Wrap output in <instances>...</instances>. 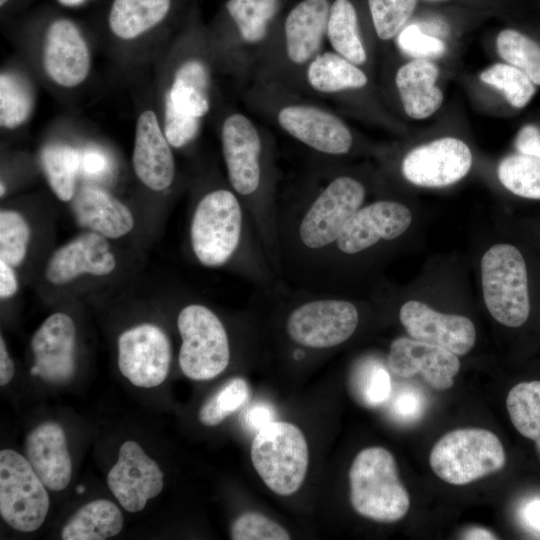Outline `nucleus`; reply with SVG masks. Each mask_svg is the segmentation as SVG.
<instances>
[{
  "mask_svg": "<svg viewBox=\"0 0 540 540\" xmlns=\"http://www.w3.org/2000/svg\"><path fill=\"white\" fill-rule=\"evenodd\" d=\"M366 195L360 178L318 158L290 197L278 201L280 280L310 289L343 226L364 205Z\"/></svg>",
  "mask_w": 540,
  "mask_h": 540,
  "instance_id": "f257e3e1",
  "label": "nucleus"
},
{
  "mask_svg": "<svg viewBox=\"0 0 540 540\" xmlns=\"http://www.w3.org/2000/svg\"><path fill=\"white\" fill-rule=\"evenodd\" d=\"M217 70L208 27L193 5L168 51L159 88V116L174 149L193 144L212 113Z\"/></svg>",
  "mask_w": 540,
  "mask_h": 540,
  "instance_id": "f03ea898",
  "label": "nucleus"
},
{
  "mask_svg": "<svg viewBox=\"0 0 540 540\" xmlns=\"http://www.w3.org/2000/svg\"><path fill=\"white\" fill-rule=\"evenodd\" d=\"M218 133L226 180L248 210L268 263L280 280L278 168L272 137L235 109L222 114Z\"/></svg>",
  "mask_w": 540,
  "mask_h": 540,
  "instance_id": "7ed1b4c3",
  "label": "nucleus"
},
{
  "mask_svg": "<svg viewBox=\"0 0 540 540\" xmlns=\"http://www.w3.org/2000/svg\"><path fill=\"white\" fill-rule=\"evenodd\" d=\"M189 240L194 257L205 267H231L257 288L279 280L248 210L228 182L209 187L197 199Z\"/></svg>",
  "mask_w": 540,
  "mask_h": 540,
  "instance_id": "20e7f679",
  "label": "nucleus"
},
{
  "mask_svg": "<svg viewBox=\"0 0 540 540\" xmlns=\"http://www.w3.org/2000/svg\"><path fill=\"white\" fill-rule=\"evenodd\" d=\"M244 103L317 158H340L355 149V134L338 114L282 85L253 80Z\"/></svg>",
  "mask_w": 540,
  "mask_h": 540,
  "instance_id": "39448f33",
  "label": "nucleus"
},
{
  "mask_svg": "<svg viewBox=\"0 0 540 540\" xmlns=\"http://www.w3.org/2000/svg\"><path fill=\"white\" fill-rule=\"evenodd\" d=\"M331 0H299L276 21L252 79L305 95L307 67L323 51Z\"/></svg>",
  "mask_w": 540,
  "mask_h": 540,
  "instance_id": "423d86ee",
  "label": "nucleus"
},
{
  "mask_svg": "<svg viewBox=\"0 0 540 540\" xmlns=\"http://www.w3.org/2000/svg\"><path fill=\"white\" fill-rule=\"evenodd\" d=\"M287 0H225L208 27L219 71L252 77L260 53Z\"/></svg>",
  "mask_w": 540,
  "mask_h": 540,
  "instance_id": "0eeeda50",
  "label": "nucleus"
},
{
  "mask_svg": "<svg viewBox=\"0 0 540 540\" xmlns=\"http://www.w3.org/2000/svg\"><path fill=\"white\" fill-rule=\"evenodd\" d=\"M288 310L284 332L294 351L327 350L340 346L356 332L360 315L355 303L336 293L290 286L280 280Z\"/></svg>",
  "mask_w": 540,
  "mask_h": 540,
  "instance_id": "6e6552de",
  "label": "nucleus"
},
{
  "mask_svg": "<svg viewBox=\"0 0 540 540\" xmlns=\"http://www.w3.org/2000/svg\"><path fill=\"white\" fill-rule=\"evenodd\" d=\"M350 502L356 513L377 521L401 520L410 506L397 463L383 447H368L354 458L349 470Z\"/></svg>",
  "mask_w": 540,
  "mask_h": 540,
  "instance_id": "1a4fd4ad",
  "label": "nucleus"
},
{
  "mask_svg": "<svg viewBox=\"0 0 540 540\" xmlns=\"http://www.w3.org/2000/svg\"><path fill=\"white\" fill-rule=\"evenodd\" d=\"M411 222L410 209L394 200L382 199L361 206L343 226L310 290L320 291L328 276L347 260L399 238Z\"/></svg>",
  "mask_w": 540,
  "mask_h": 540,
  "instance_id": "9d476101",
  "label": "nucleus"
},
{
  "mask_svg": "<svg viewBox=\"0 0 540 540\" xmlns=\"http://www.w3.org/2000/svg\"><path fill=\"white\" fill-rule=\"evenodd\" d=\"M430 467L443 481L466 485L500 471L506 463L504 447L491 431L463 428L450 431L433 446Z\"/></svg>",
  "mask_w": 540,
  "mask_h": 540,
  "instance_id": "9b49d317",
  "label": "nucleus"
},
{
  "mask_svg": "<svg viewBox=\"0 0 540 540\" xmlns=\"http://www.w3.org/2000/svg\"><path fill=\"white\" fill-rule=\"evenodd\" d=\"M251 461L266 486L280 496L294 494L308 469V445L294 424L273 421L261 428L251 444Z\"/></svg>",
  "mask_w": 540,
  "mask_h": 540,
  "instance_id": "f8f14e48",
  "label": "nucleus"
},
{
  "mask_svg": "<svg viewBox=\"0 0 540 540\" xmlns=\"http://www.w3.org/2000/svg\"><path fill=\"white\" fill-rule=\"evenodd\" d=\"M38 21L39 63L45 77L62 90L83 85L92 70V53L82 27L59 13L42 15Z\"/></svg>",
  "mask_w": 540,
  "mask_h": 540,
  "instance_id": "ddd939ff",
  "label": "nucleus"
},
{
  "mask_svg": "<svg viewBox=\"0 0 540 540\" xmlns=\"http://www.w3.org/2000/svg\"><path fill=\"white\" fill-rule=\"evenodd\" d=\"M182 344L179 366L192 380H210L229 365V335L220 317L209 307L191 303L183 307L177 318Z\"/></svg>",
  "mask_w": 540,
  "mask_h": 540,
  "instance_id": "4468645a",
  "label": "nucleus"
},
{
  "mask_svg": "<svg viewBox=\"0 0 540 540\" xmlns=\"http://www.w3.org/2000/svg\"><path fill=\"white\" fill-rule=\"evenodd\" d=\"M485 305L492 317L508 327L523 325L530 312L528 277L521 252L510 244L490 247L481 259Z\"/></svg>",
  "mask_w": 540,
  "mask_h": 540,
  "instance_id": "2eb2a0df",
  "label": "nucleus"
},
{
  "mask_svg": "<svg viewBox=\"0 0 540 540\" xmlns=\"http://www.w3.org/2000/svg\"><path fill=\"white\" fill-rule=\"evenodd\" d=\"M45 487L27 458L0 451V514L10 527L32 532L43 524L50 505Z\"/></svg>",
  "mask_w": 540,
  "mask_h": 540,
  "instance_id": "dca6fc26",
  "label": "nucleus"
},
{
  "mask_svg": "<svg viewBox=\"0 0 540 540\" xmlns=\"http://www.w3.org/2000/svg\"><path fill=\"white\" fill-rule=\"evenodd\" d=\"M172 358L166 333L150 323L124 331L118 338V367L133 385L151 388L166 379Z\"/></svg>",
  "mask_w": 540,
  "mask_h": 540,
  "instance_id": "f3484780",
  "label": "nucleus"
},
{
  "mask_svg": "<svg viewBox=\"0 0 540 540\" xmlns=\"http://www.w3.org/2000/svg\"><path fill=\"white\" fill-rule=\"evenodd\" d=\"M472 162V152L463 140L445 136L410 150L402 161L401 171L414 185L445 187L464 178Z\"/></svg>",
  "mask_w": 540,
  "mask_h": 540,
  "instance_id": "a211bd4d",
  "label": "nucleus"
},
{
  "mask_svg": "<svg viewBox=\"0 0 540 540\" xmlns=\"http://www.w3.org/2000/svg\"><path fill=\"white\" fill-rule=\"evenodd\" d=\"M185 0H109L104 25L117 43L132 44L183 19Z\"/></svg>",
  "mask_w": 540,
  "mask_h": 540,
  "instance_id": "6ab92c4d",
  "label": "nucleus"
},
{
  "mask_svg": "<svg viewBox=\"0 0 540 540\" xmlns=\"http://www.w3.org/2000/svg\"><path fill=\"white\" fill-rule=\"evenodd\" d=\"M173 149L159 113L150 107L141 109L135 122L132 166L144 186L157 192L172 187L176 179Z\"/></svg>",
  "mask_w": 540,
  "mask_h": 540,
  "instance_id": "aec40b11",
  "label": "nucleus"
},
{
  "mask_svg": "<svg viewBox=\"0 0 540 540\" xmlns=\"http://www.w3.org/2000/svg\"><path fill=\"white\" fill-rule=\"evenodd\" d=\"M163 472L135 441L124 442L118 460L107 475V484L128 512L141 511L163 489Z\"/></svg>",
  "mask_w": 540,
  "mask_h": 540,
  "instance_id": "412c9836",
  "label": "nucleus"
},
{
  "mask_svg": "<svg viewBox=\"0 0 540 540\" xmlns=\"http://www.w3.org/2000/svg\"><path fill=\"white\" fill-rule=\"evenodd\" d=\"M390 372L400 378L420 374L436 390H448L460 369L458 355L438 345L399 337L392 341L387 355Z\"/></svg>",
  "mask_w": 540,
  "mask_h": 540,
  "instance_id": "4be33fe9",
  "label": "nucleus"
},
{
  "mask_svg": "<svg viewBox=\"0 0 540 540\" xmlns=\"http://www.w3.org/2000/svg\"><path fill=\"white\" fill-rule=\"evenodd\" d=\"M399 320L411 338L438 345L458 356L468 353L476 341V329L469 318L435 311L420 301L405 302L399 310Z\"/></svg>",
  "mask_w": 540,
  "mask_h": 540,
  "instance_id": "5701e85b",
  "label": "nucleus"
},
{
  "mask_svg": "<svg viewBox=\"0 0 540 540\" xmlns=\"http://www.w3.org/2000/svg\"><path fill=\"white\" fill-rule=\"evenodd\" d=\"M305 94L341 104L359 105L369 95L370 79L364 68L334 51H322L307 67Z\"/></svg>",
  "mask_w": 540,
  "mask_h": 540,
  "instance_id": "b1692460",
  "label": "nucleus"
},
{
  "mask_svg": "<svg viewBox=\"0 0 540 540\" xmlns=\"http://www.w3.org/2000/svg\"><path fill=\"white\" fill-rule=\"evenodd\" d=\"M75 339L70 316L61 312L50 315L31 340L34 365L30 373L48 382L69 381L75 373Z\"/></svg>",
  "mask_w": 540,
  "mask_h": 540,
  "instance_id": "393cba45",
  "label": "nucleus"
},
{
  "mask_svg": "<svg viewBox=\"0 0 540 540\" xmlns=\"http://www.w3.org/2000/svg\"><path fill=\"white\" fill-rule=\"evenodd\" d=\"M115 267L116 259L106 237L90 231L77 236L51 255L45 277L51 284L62 285L81 274L108 275Z\"/></svg>",
  "mask_w": 540,
  "mask_h": 540,
  "instance_id": "a878e982",
  "label": "nucleus"
},
{
  "mask_svg": "<svg viewBox=\"0 0 540 540\" xmlns=\"http://www.w3.org/2000/svg\"><path fill=\"white\" fill-rule=\"evenodd\" d=\"M26 456L44 485L53 491L65 489L72 476V461L65 433L55 422H44L26 438Z\"/></svg>",
  "mask_w": 540,
  "mask_h": 540,
  "instance_id": "bb28decb",
  "label": "nucleus"
},
{
  "mask_svg": "<svg viewBox=\"0 0 540 540\" xmlns=\"http://www.w3.org/2000/svg\"><path fill=\"white\" fill-rule=\"evenodd\" d=\"M439 75L438 65L429 59L414 58L397 68L394 86L409 118L423 120L440 109L444 95L436 84Z\"/></svg>",
  "mask_w": 540,
  "mask_h": 540,
  "instance_id": "cd10ccee",
  "label": "nucleus"
},
{
  "mask_svg": "<svg viewBox=\"0 0 540 540\" xmlns=\"http://www.w3.org/2000/svg\"><path fill=\"white\" fill-rule=\"evenodd\" d=\"M72 200L75 218L82 227L112 239L133 229L134 218L128 207L102 188L83 186Z\"/></svg>",
  "mask_w": 540,
  "mask_h": 540,
  "instance_id": "c85d7f7f",
  "label": "nucleus"
},
{
  "mask_svg": "<svg viewBox=\"0 0 540 540\" xmlns=\"http://www.w3.org/2000/svg\"><path fill=\"white\" fill-rule=\"evenodd\" d=\"M326 40L332 51L364 68L370 61V49L362 25L357 0H331Z\"/></svg>",
  "mask_w": 540,
  "mask_h": 540,
  "instance_id": "c756f323",
  "label": "nucleus"
},
{
  "mask_svg": "<svg viewBox=\"0 0 540 540\" xmlns=\"http://www.w3.org/2000/svg\"><path fill=\"white\" fill-rule=\"evenodd\" d=\"M123 527L120 509L111 501L97 499L80 507L66 522L63 540H104L116 536Z\"/></svg>",
  "mask_w": 540,
  "mask_h": 540,
  "instance_id": "7c9ffc66",
  "label": "nucleus"
},
{
  "mask_svg": "<svg viewBox=\"0 0 540 540\" xmlns=\"http://www.w3.org/2000/svg\"><path fill=\"white\" fill-rule=\"evenodd\" d=\"M36 94L27 76L14 68H2L0 73V126L14 131L31 118Z\"/></svg>",
  "mask_w": 540,
  "mask_h": 540,
  "instance_id": "2f4dec72",
  "label": "nucleus"
},
{
  "mask_svg": "<svg viewBox=\"0 0 540 540\" xmlns=\"http://www.w3.org/2000/svg\"><path fill=\"white\" fill-rule=\"evenodd\" d=\"M348 386L355 400L364 407L377 408L387 403L392 393L390 370L375 356H364L352 366Z\"/></svg>",
  "mask_w": 540,
  "mask_h": 540,
  "instance_id": "473e14b6",
  "label": "nucleus"
},
{
  "mask_svg": "<svg viewBox=\"0 0 540 540\" xmlns=\"http://www.w3.org/2000/svg\"><path fill=\"white\" fill-rule=\"evenodd\" d=\"M40 163L56 197L63 202L72 200L80 172V151L63 142H52L42 148Z\"/></svg>",
  "mask_w": 540,
  "mask_h": 540,
  "instance_id": "72a5a7b5",
  "label": "nucleus"
},
{
  "mask_svg": "<svg viewBox=\"0 0 540 540\" xmlns=\"http://www.w3.org/2000/svg\"><path fill=\"white\" fill-rule=\"evenodd\" d=\"M499 57L525 73L540 87V35L519 28H504L496 36Z\"/></svg>",
  "mask_w": 540,
  "mask_h": 540,
  "instance_id": "f704fd0d",
  "label": "nucleus"
},
{
  "mask_svg": "<svg viewBox=\"0 0 540 540\" xmlns=\"http://www.w3.org/2000/svg\"><path fill=\"white\" fill-rule=\"evenodd\" d=\"M506 407L515 429L535 442L540 457V381L515 385L507 395Z\"/></svg>",
  "mask_w": 540,
  "mask_h": 540,
  "instance_id": "c9c22d12",
  "label": "nucleus"
},
{
  "mask_svg": "<svg viewBox=\"0 0 540 540\" xmlns=\"http://www.w3.org/2000/svg\"><path fill=\"white\" fill-rule=\"evenodd\" d=\"M479 79L498 90L505 102L515 110L525 108L537 92V86L518 68L497 62L479 74Z\"/></svg>",
  "mask_w": 540,
  "mask_h": 540,
  "instance_id": "e433bc0d",
  "label": "nucleus"
},
{
  "mask_svg": "<svg viewBox=\"0 0 540 540\" xmlns=\"http://www.w3.org/2000/svg\"><path fill=\"white\" fill-rule=\"evenodd\" d=\"M500 183L516 196L540 199V158L521 153L504 157L497 168Z\"/></svg>",
  "mask_w": 540,
  "mask_h": 540,
  "instance_id": "4c0bfd02",
  "label": "nucleus"
},
{
  "mask_svg": "<svg viewBox=\"0 0 540 540\" xmlns=\"http://www.w3.org/2000/svg\"><path fill=\"white\" fill-rule=\"evenodd\" d=\"M374 34L380 41L396 38L413 15L417 0H366Z\"/></svg>",
  "mask_w": 540,
  "mask_h": 540,
  "instance_id": "58836bf2",
  "label": "nucleus"
},
{
  "mask_svg": "<svg viewBox=\"0 0 540 540\" xmlns=\"http://www.w3.org/2000/svg\"><path fill=\"white\" fill-rule=\"evenodd\" d=\"M249 385L244 378L227 381L201 407L198 418L205 426H217L241 408L249 399Z\"/></svg>",
  "mask_w": 540,
  "mask_h": 540,
  "instance_id": "ea45409f",
  "label": "nucleus"
},
{
  "mask_svg": "<svg viewBox=\"0 0 540 540\" xmlns=\"http://www.w3.org/2000/svg\"><path fill=\"white\" fill-rule=\"evenodd\" d=\"M30 240V228L25 218L14 210L0 212V259L11 266L24 260Z\"/></svg>",
  "mask_w": 540,
  "mask_h": 540,
  "instance_id": "a19ab883",
  "label": "nucleus"
},
{
  "mask_svg": "<svg viewBox=\"0 0 540 540\" xmlns=\"http://www.w3.org/2000/svg\"><path fill=\"white\" fill-rule=\"evenodd\" d=\"M233 540H288L290 534L277 522L257 512L241 514L232 524Z\"/></svg>",
  "mask_w": 540,
  "mask_h": 540,
  "instance_id": "79ce46f5",
  "label": "nucleus"
},
{
  "mask_svg": "<svg viewBox=\"0 0 540 540\" xmlns=\"http://www.w3.org/2000/svg\"><path fill=\"white\" fill-rule=\"evenodd\" d=\"M390 417L400 424H413L419 421L426 408L423 392L414 385H403L391 393L388 400Z\"/></svg>",
  "mask_w": 540,
  "mask_h": 540,
  "instance_id": "37998d69",
  "label": "nucleus"
},
{
  "mask_svg": "<svg viewBox=\"0 0 540 540\" xmlns=\"http://www.w3.org/2000/svg\"><path fill=\"white\" fill-rule=\"evenodd\" d=\"M396 38L399 49L414 58L431 60L446 52V45L440 38L422 32L415 25L405 27Z\"/></svg>",
  "mask_w": 540,
  "mask_h": 540,
  "instance_id": "c03bdc74",
  "label": "nucleus"
},
{
  "mask_svg": "<svg viewBox=\"0 0 540 540\" xmlns=\"http://www.w3.org/2000/svg\"><path fill=\"white\" fill-rule=\"evenodd\" d=\"M514 146L518 153L540 158V125H523L517 132Z\"/></svg>",
  "mask_w": 540,
  "mask_h": 540,
  "instance_id": "a18cd8bd",
  "label": "nucleus"
},
{
  "mask_svg": "<svg viewBox=\"0 0 540 540\" xmlns=\"http://www.w3.org/2000/svg\"><path fill=\"white\" fill-rule=\"evenodd\" d=\"M109 159L99 148H87L80 152V171L89 177H100L107 173Z\"/></svg>",
  "mask_w": 540,
  "mask_h": 540,
  "instance_id": "49530a36",
  "label": "nucleus"
},
{
  "mask_svg": "<svg viewBox=\"0 0 540 540\" xmlns=\"http://www.w3.org/2000/svg\"><path fill=\"white\" fill-rule=\"evenodd\" d=\"M273 421H275L273 407L263 402L255 403L242 414L243 425L256 432Z\"/></svg>",
  "mask_w": 540,
  "mask_h": 540,
  "instance_id": "de8ad7c7",
  "label": "nucleus"
},
{
  "mask_svg": "<svg viewBox=\"0 0 540 540\" xmlns=\"http://www.w3.org/2000/svg\"><path fill=\"white\" fill-rule=\"evenodd\" d=\"M12 267L0 259V297L2 299L13 296L18 290L17 277Z\"/></svg>",
  "mask_w": 540,
  "mask_h": 540,
  "instance_id": "09e8293b",
  "label": "nucleus"
},
{
  "mask_svg": "<svg viewBox=\"0 0 540 540\" xmlns=\"http://www.w3.org/2000/svg\"><path fill=\"white\" fill-rule=\"evenodd\" d=\"M14 375V364L9 356L3 337H0V385L8 384Z\"/></svg>",
  "mask_w": 540,
  "mask_h": 540,
  "instance_id": "8fccbe9b",
  "label": "nucleus"
},
{
  "mask_svg": "<svg viewBox=\"0 0 540 540\" xmlns=\"http://www.w3.org/2000/svg\"><path fill=\"white\" fill-rule=\"evenodd\" d=\"M525 517L528 523L540 532V501L535 500L527 505Z\"/></svg>",
  "mask_w": 540,
  "mask_h": 540,
  "instance_id": "3c124183",
  "label": "nucleus"
},
{
  "mask_svg": "<svg viewBox=\"0 0 540 540\" xmlns=\"http://www.w3.org/2000/svg\"><path fill=\"white\" fill-rule=\"evenodd\" d=\"M463 536L464 539H496L493 533L484 528L469 529Z\"/></svg>",
  "mask_w": 540,
  "mask_h": 540,
  "instance_id": "603ef678",
  "label": "nucleus"
},
{
  "mask_svg": "<svg viewBox=\"0 0 540 540\" xmlns=\"http://www.w3.org/2000/svg\"><path fill=\"white\" fill-rule=\"evenodd\" d=\"M56 2L65 8H76L84 5L88 0H56Z\"/></svg>",
  "mask_w": 540,
  "mask_h": 540,
  "instance_id": "864d4df0",
  "label": "nucleus"
},
{
  "mask_svg": "<svg viewBox=\"0 0 540 540\" xmlns=\"http://www.w3.org/2000/svg\"><path fill=\"white\" fill-rule=\"evenodd\" d=\"M20 0H0L1 12H6L12 9V6L16 5Z\"/></svg>",
  "mask_w": 540,
  "mask_h": 540,
  "instance_id": "5fc2aeb1",
  "label": "nucleus"
},
{
  "mask_svg": "<svg viewBox=\"0 0 540 540\" xmlns=\"http://www.w3.org/2000/svg\"><path fill=\"white\" fill-rule=\"evenodd\" d=\"M5 192H6V187L3 181H1V197L5 194Z\"/></svg>",
  "mask_w": 540,
  "mask_h": 540,
  "instance_id": "6e6d98bb",
  "label": "nucleus"
},
{
  "mask_svg": "<svg viewBox=\"0 0 540 540\" xmlns=\"http://www.w3.org/2000/svg\"><path fill=\"white\" fill-rule=\"evenodd\" d=\"M76 490H77L78 493H83L84 490H85V488H84L83 485H79V486L76 488Z\"/></svg>",
  "mask_w": 540,
  "mask_h": 540,
  "instance_id": "4d7b16f0",
  "label": "nucleus"
},
{
  "mask_svg": "<svg viewBox=\"0 0 540 540\" xmlns=\"http://www.w3.org/2000/svg\"><path fill=\"white\" fill-rule=\"evenodd\" d=\"M427 1H432V2H442V1H447V0H427Z\"/></svg>",
  "mask_w": 540,
  "mask_h": 540,
  "instance_id": "13d9d810",
  "label": "nucleus"
}]
</instances>
